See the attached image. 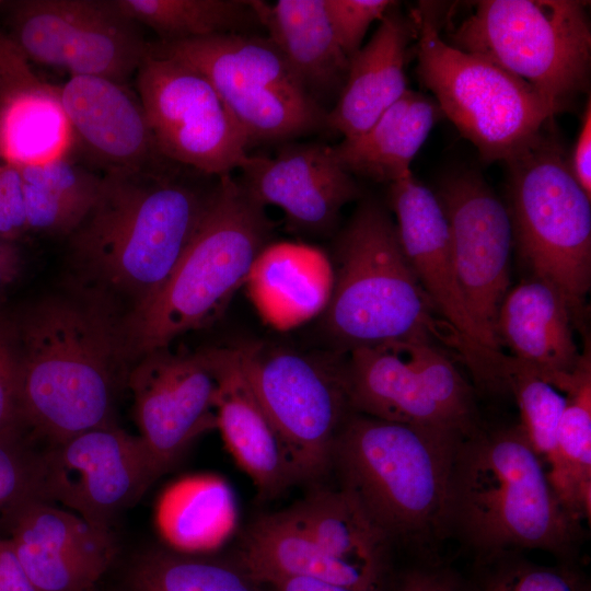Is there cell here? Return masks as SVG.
I'll use <instances>...</instances> for the list:
<instances>
[{
	"label": "cell",
	"mask_w": 591,
	"mask_h": 591,
	"mask_svg": "<svg viewBox=\"0 0 591 591\" xmlns=\"http://www.w3.org/2000/svg\"><path fill=\"white\" fill-rule=\"evenodd\" d=\"M160 165L104 173L99 196L69 235V288L112 309L120 320L167 280L213 196Z\"/></svg>",
	"instance_id": "1"
},
{
	"label": "cell",
	"mask_w": 591,
	"mask_h": 591,
	"mask_svg": "<svg viewBox=\"0 0 591 591\" xmlns=\"http://www.w3.org/2000/svg\"><path fill=\"white\" fill-rule=\"evenodd\" d=\"M20 341V419L53 444L113 425L121 376L129 370L120 317L68 287L15 312Z\"/></svg>",
	"instance_id": "2"
},
{
	"label": "cell",
	"mask_w": 591,
	"mask_h": 591,
	"mask_svg": "<svg viewBox=\"0 0 591 591\" xmlns=\"http://www.w3.org/2000/svg\"><path fill=\"white\" fill-rule=\"evenodd\" d=\"M581 521L565 508L520 425L463 437L454 452L440 538L454 537L475 558L540 549L578 564Z\"/></svg>",
	"instance_id": "3"
},
{
	"label": "cell",
	"mask_w": 591,
	"mask_h": 591,
	"mask_svg": "<svg viewBox=\"0 0 591 591\" xmlns=\"http://www.w3.org/2000/svg\"><path fill=\"white\" fill-rule=\"evenodd\" d=\"M332 264L333 290L322 313V331L332 352L426 341L455 351L476 374L472 351L438 315L404 253L395 222L381 204L360 202L336 240Z\"/></svg>",
	"instance_id": "4"
},
{
	"label": "cell",
	"mask_w": 591,
	"mask_h": 591,
	"mask_svg": "<svg viewBox=\"0 0 591 591\" xmlns=\"http://www.w3.org/2000/svg\"><path fill=\"white\" fill-rule=\"evenodd\" d=\"M271 231L265 207L240 181L232 174L218 177L210 205L167 280L119 322L127 366L217 321L269 244Z\"/></svg>",
	"instance_id": "5"
},
{
	"label": "cell",
	"mask_w": 591,
	"mask_h": 591,
	"mask_svg": "<svg viewBox=\"0 0 591 591\" xmlns=\"http://www.w3.org/2000/svg\"><path fill=\"white\" fill-rule=\"evenodd\" d=\"M457 431L387 421L352 412L333 451L340 488L391 538H440Z\"/></svg>",
	"instance_id": "6"
},
{
	"label": "cell",
	"mask_w": 591,
	"mask_h": 591,
	"mask_svg": "<svg viewBox=\"0 0 591 591\" xmlns=\"http://www.w3.org/2000/svg\"><path fill=\"white\" fill-rule=\"evenodd\" d=\"M545 127L505 161L506 207L520 258L564 296L578 325L591 288V199Z\"/></svg>",
	"instance_id": "7"
},
{
	"label": "cell",
	"mask_w": 591,
	"mask_h": 591,
	"mask_svg": "<svg viewBox=\"0 0 591 591\" xmlns=\"http://www.w3.org/2000/svg\"><path fill=\"white\" fill-rule=\"evenodd\" d=\"M412 13L419 79L485 162L506 161L563 109L495 63L443 40L428 5Z\"/></svg>",
	"instance_id": "8"
},
{
	"label": "cell",
	"mask_w": 591,
	"mask_h": 591,
	"mask_svg": "<svg viewBox=\"0 0 591 591\" xmlns=\"http://www.w3.org/2000/svg\"><path fill=\"white\" fill-rule=\"evenodd\" d=\"M449 38L563 108L589 84L591 32L582 1H478Z\"/></svg>",
	"instance_id": "9"
},
{
	"label": "cell",
	"mask_w": 591,
	"mask_h": 591,
	"mask_svg": "<svg viewBox=\"0 0 591 591\" xmlns=\"http://www.w3.org/2000/svg\"><path fill=\"white\" fill-rule=\"evenodd\" d=\"M149 45L204 74L251 144L290 141L327 128L328 111L269 37L233 33Z\"/></svg>",
	"instance_id": "10"
},
{
	"label": "cell",
	"mask_w": 591,
	"mask_h": 591,
	"mask_svg": "<svg viewBox=\"0 0 591 591\" xmlns=\"http://www.w3.org/2000/svg\"><path fill=\"white\" fill-rule=\"evenodd\" d=\"M242 370L273 424L296 483L324 476L337 436L354 412L341 356L268 343L235 347Z\"/></svg>",
	"instance_id": "11"
},
{
	"label": "cell",
	"mask_w": 591,
	"mask_h": 591,
	"mask_svg": "<svg viewBox=\"0 0 591 591\" xmlns=\"http://www.w3.org/2000/svg\"><path fill=\"white\" fill-rule=\"evenodd\" d=\"M136 74L139 100L163 158L217 177L244 164L251 143L204 74L149 44Z\"/></svg>",
	"instance_id": "12"
},
{
	"label": "cell",
	"mask_w": 591,
	"mask_h": 591,
	"mask_svg": "<svg viewBox=\"0 0 591 591\" xmlns=\"http://www.w3.org/2000/svg\"><path fill=\"white\" fill-rule=\"evenodd\" d=\"M159 477L140 438L115 424L53 444L40 454V498L61 503L104 532Z\"/></svg>",
	"instance_id": "13"
},
{
	"label": "cell",
	"mask_w": 591,
	"mask_h": 591,
	"mask_svg": "<svg viewBox=\"0 0 591 591\" xmlns=\"http://www.w3.org/2000/svg\"><path fill=\"white\" fill-rule=\"evenodd\" d=\"M126 383L138 437L160 476L197 438L216 429L218 380L207 348L147 352L130 366Z\"/></svg>",
	"instance_id": "14"
},
{
	"label": "cell",
	"mask_w": 591,
	"mask_h": 591,
	"mask_svg": "<svg viewBox=\"0 0 591 591\" xmlns=\"http://www.w3.org/2000/svg\"><path fill=\"white\" fill-rule=\"evenodd\" d=\"M436 194L448 220L452 258L466 306L486 346L501 351L497 318L509 291L513 244L506 204L471 170L447 175Z\"/></svg>",
	"instance_id": "15"
},
{
	"label": "cell",
	"mask_w": 591,
	"mask_h": 591,
	"mask_svg": "<svg viewBox=\"0 0 591 591\" xmlns=\"http://www.w3.org/2000/svg\"><path fill=\"white\" fill-rule=\"evenodd\" d=\"M390 201L399 242L421 288L476 360V384L488 391L503 390L502 352L486 346L466 306L452 258L448 220L436 192L412 174L390 184Z\"/></svg>",
	"instance_id": "16"
},
{
	"label": "cell",
	"mask_w": 591,
	"mask_h": 591,
	"mask_svg": "<svg viewBox=\"0 0 591 591\" xmlns=\"http://www.w3.org/2000/svg\"><path fill=\"white\" fill-rule=\"evenodd\" d=\"M239 170L247 194L263 207H279L297 233H329L344 206L361 196L355 176L325 143L292 142L274 157L250 154Z\"/></svg>",
	"instance_id": "17"
},
{
	"label": "cell",
	"mask_w": 591,
	"mask_h": 591,
	"mask_svg": "<svg viewBox=\"0 0 591 591\" xmlns=\"http://www.w3.org/2000/svg\"><path fill=\"white\" fill-rule=\"evenodd\" d=\"M18 560L37 591H93L109 568L111 532L31 498L2 513Z\"/></svg>",
	"instance_id": "18"
},
{
	"label": "cell",
	"mask_w": 591,
	"mask_h": 591,
	"mask_svg": "<svg viewBox=\"0 0 591 591\" xmlns=\"http://www.w3.org/2000/svg\"><path fill=\"white\" fill-rule=\"evenodd\" d=\"M73 139L105 173L160 165L163 158L152 138L141 102L124 84L77 76L59 88Z\"/></svg>",
	"instance_id": "19"
},
{
	"label": "cell",
	"mask_w": 591,
	"mask_h": 591,
	"mask_svg": "<svg viewBox=\"0 0 591 591\" xmlns=\"http://www.w3.org/2000/svg\"><path fill=\"white\" fill-rule=\"evenodd\" d=\"M573 325L564 296L530 275L507 292L498 313L497 339L510 357L567 393L583 359Z\"/></svg>",
	"instance_id": "20"
},
{
	"label": "cell",
	"mask_w": 591,
	"mask_h": 591,
	"mask_svg": "<svg viewBox=\"0 0 591 591\" xmlns=\"http://www.w3.org/2000/svg\"><path fill=\"white\" fill-rule=\"evenodd\" d=\"M218 380L216 429L262 499L297 484L278 434L245 376L235 347L207 348Z\"/></svg>",
	"instance_id": "21"
},
{
	"label": "cell",
	"mask_w": 591,
	"mask_h": 591,
	"mask_svg": "<svg viewBox=\"0 0 591 591\" xmlns=\"http://www.w3.org/2000/svg\"><path fill=\"white\" fill-rule=\"evenodd\" d=\"M416 38L413 13L403 14L396 3L350 58L345 84L327 114V128L344 139L359 136L408 90L405 65Z\"/></svg>",
	"instance_id": "22"
},
{
	"label": "cell",
	"mask_w": 591,
	"mask_h": 591,
	"mask_svg": "<svg viewBox=\"0 0 591 591\" xmlns=\"http://www.w3.org/2000/svg\"><path fill=\"white\" fill-rule=\"evenodd\" d=\"M363 591H389L394 579L391 538L343 488L316 489L285 509Z\"/></svg>",
	"instance_id": "23"
},
{
	"label": "cell",
	"mask_w": 591,
	"mask_h": 591,
	"mask_svg": "<svg viewBox=\"0 0 591 591\" xmlns=\"http://www.w3.org/2000/svg\"><path fill=\"white\" fill-rule=\"evenodd\" d=\"M333 283V264L325 253L302 243L279 242L263 248L244 285L262 318L282 331L322 315Z\"/></svg>",
	"instance_id": "24"
},
{
	"label": "cell",
	"mask_w": 591,
	"mask_h": 591,
	"mask_svg": "<svg viewBox=\"0 0 591 591\" xmlns=\"http://www.w3.org/2000/svg\"><path fill=\"white\" fill-rule=\"evenodd\" d=\"M340 356L354 412L387 421L454 430L464 436L394 346L360 347Z\"/></svg>",
	"instance_id": "25"
},
{
	"label": "cell",
	"mask_w": 591,
	"mask_h": 591,
	"mask_svg": "<svg viewBox=\"0 0 591 591\" xmlns=\"http://www.w3.org/2000/svg\"><path fill=\"white\" fill-rule=\"evenodd\" d=\"M253 5L312 97L321 106L323 100L338 97L350 59L337 40L325 0H279L273 5L253 1Z\"/></svg>",
	"instance_id": "26"
},
{
	"label": "cell",
	"mask_w": 591,
	"mask_h": 591,
	"mask_svg": "<svg viewBox=\"0 0 591 591\" xmlns=\"http://www.w3.org/2000/svg\"><path fill=\"white\" fill-rule=\"evenodd\" d=\"M441 116L434 100L407 90L364 132L333 149L352 176L392 184L412 175V161Z\"/></svg>",
	"instance_id": "27"
},
{
	"label": "cell",
	"mask_w": 591,
	"mask_h": 591,
	"mask_svg": "<svg viewBox=\"0 0 591 591\" xmlns=\"http://www.w3.org/2000/svg\"><path fill=\"white\" fill-rule=\"evenodd\" d=\"M162 538L177 553L198 554L219 548L237 524L234 493L215 474H195L170 484L155 506Z\"/></svg>",
	"instance_id": "28"
},
{
	"label": "cell",
	"mask_w": 591,
	"mask_h": 591,
	"mask_svg": "<svg viewBox=\"0 0 591 591\" xmlns=\"http://www.w3.org/2000/svg\"><path fill=\"white\" fill-rule=\"evenodd\" d=\"M20 167L28 232L69 236L94 205L102 176L66 155Z\"/></svg>",
	"instance_id": "29"
},
{
	"label": "cell",
	"mask_w": 591,
	"mask_h": 591,
	"mask_svg": "<svg viewBox=\"0 0 591 591\" xmlns=\"http://www.w3.org/2000/svg\"><path fill=\"white\" fill-rule=\"evenodd\" d=\"M72 141L59 88L40 81L0 105V155L11 163L23 166L63 157Z\"/></svg>",
	"instance_id": "30"
},
{
	"label": "cell",
	"mask_w": 591,
	"mask_h": 591,
	"mask_svg": "<svg viewBox=\"0 0 591 591\" xmlns=\"http://www.w3.org/2000/svg\"><path fill=\"white\" fill-rule=\"evenodd\" d=\"M558 467L551 484L577 520L591 517V357L583 359L567 391L557 436Z\"/></svg>",
	"instance_id": "31"
},
{
	"label": "cell",
	"mask_w": 591,
	"mask_h": 591,
	"mask_svg": "<svg viewBox=\"0 0 591 591\" xmlns=\"http://www.w3.org/2000/svg\"><path fill=\"white\" fill-rule=\"evenodd\" d=\"M119 11L153 30L163 43L242 33L260 24L253 1L114 0Z\"/></svg>",
	"instance_id": "32"
},
{
	"label": "cell",
	"mask_w": 591,
	"mask_h": 591,
	"mask_svg": "<svg viewBox=\"0 0 591 591\" xmlns=\"http://www.w3.org/2000/svg\"><path fill=\"white\" fill-rule=\"evenodd\" d=\"M128 591H263L234 563L150 551L132 566Z\"/></svg>",
	"instance_id": "33"
},
{
	"label": "cell",
	"mask_w": 591,
	"mask_h": 591,
	"mask_svg": "<svg viewBox=\"0 0 591 591\" xmlns=\"http://www.w3.org/2000/svg\"><path fill=\"white\" fill-rule=\"evenodd\" d=\"M501 376L519 407V425L551 483L558 467L557 436L567 393L505 354Z\"/></svg>",
	"instance_id": "34"
},
{
	"label": "cell",
	"mask_w": 591,
	"mask_h": 591,
	"mask_svg": "<svg viewBox=\"0 0 591 591\" xmlns=\"http://www.w3.org/2000/svg\"><path fill=\"white\" fill-rule=\"evenodd\" d=\"M471 581L476 591H591L578 564L540 565L521 551L475 558Z\"/></svg>",
	"instance_id": "35"
},
{
	"label": "cell",
	"mask_w": 591,
	"mask_h": 591,
	"mask_svg": "<svg viewBox=\"0 0 591 591\" xmlns=\"http://www.w3.org/2000/svg\"><path fill=\"white\" fill-rule=\"evenodd\" d=\"M392 346L401 352L432 399L464 436L473 433L480 427L474 391L445 349L426 341L392 344Z\"/></svg>",
	"instance_id": "36"
},
{
	"label": "cell",
	"mask_w": 591,
	"mask_h": 591,
	"mask_svg": "<svg viewBox=\"0 0 591 591\" xmlns=\"http://www.w3.org/2000/svg\"><path fill=\"white\" fill-rule=\"evenodd\" d=\"M28 437L24 428L0 433V513L40 498V454L32 450Z\"/></svg>",
	"instance_id": "37"
},
{
	"label": "cell",
	"mask_w": 591,
	"mask_h": 591,
	"mask_svg": "<svg viewBox=\"0 0 591 591\" xmlns=\"http://www.w3.org/2000/svg\"><path fill=\"white\" fill-rule=\"evenodd\" d=\"M20 341L13 312L0 300V433L23 428L20 419Z\"/></svg>",
	"instance_id": "38"
},
{
	"label": "cell",
	"mask_w": 591,
	"mask_h": 591,
	"mask_svg": "<svg viewBox=\"0 0 591 591\" xmlns=\"http://www.w3.org/2000/svg\"><path fill=\"white\" fill-rule=\"evenodd\" d=\"M337 40L349 59L361 48L369 26L397 2L391 0H325Z\"/></svg>",
	"instance_id": "39"
},
{
	"label": "cell",
	"mask_w": 591,
	"mask_h": 591,
	"mask_svg": "<svg viewBox=\"0 0 591 591\" xmlns=\"http://www.w3.org/2000/svg\"><path fill=\"white\" fill-rule=\"evenodd\" d=\"M26 232L21 167L0 155V235L15 242Z\"/></svg>",
	"instance_id": "40"
},
{
	"label": "cell",
	"mask_w": 591,
	"mask_h": 591,
	"mask_svg": "<svg viewBox=\"0 0 591 591\" xmlns=\"http://www.w3.org/2000/svg\"><path fill=\"white\" fill-rule=\"evenodd\" d=\"M389 591H476L471 580L450 567L424 564L394 576Z\"/></svg>",
	"instance_id": "41"
},
{
	"label": "cell",
	"mask_w": 591,
	"mask_h": 591,
	"mask_svg": "<svg viewBox=\"0 0 591 591\" xmlns=\"http://www.w3.org/2000/svg\"><path fill=\"white\" fill-rule=\"evenodd\" d=\"M569 169L583 189L586 195L591 199V102L588 100L582 124L577 137L572 154L570 158Z\"/></svg>",
	"instance_id": "42"
},
{
	"label": "cell",
	"mask_w": 591,
	"mask_h": 591,
	"mask_svg": "<svg viewBox=\"0 0 591 591\" xmlns=\"http://www.w3.org/2000/svg\"><path fill=\"white\" fill-rule=\"evenodd\" d=\"M0 591H37L21 567L11 541L1 535Z\"/></svg>",
	"instance_id": "43"
},
{
	"label": "cell",
	"mask_w": 591,
	"mask_h": 591,
	"mask_svg": "<svg viewBox=\"0 0 591 591\" xmlns=\"http://www.w3.org/2000/svg\"><path fill=\"white\" fill-rule=\"evenodd\" d=\"M22 269V257L14 241L0 235V300L7 289L19 278Z\"/></svg>",
	"instance_id": "44"
},
{
	"label": "cell",
	"mask_w": 591,
	"mask_h": 591,
	"mask_svg": "<svg viewBox=\"0 0 591 591\" xmlns=\"http://www.w3.org/2000/svg\"><path fill=\"white\" fill-rule=\"evenodd\" d=\"M263 591H355L311 578H288L262 586Z\"/></svg>",
	"instance_id": "45"
},
{
	"label": "cell",
	"mask_w": 591,
	"mask_h": 591,
	"mask_svg": "<svg viewBox=\"0 0 591 591\" xmlns=\"http://www.w3.org/2000/svg\"><path fill=\"white\" fill-rule=\"evenodd\" d=\"M7 96H8L7 89L4 84L2 83V81L0 80V105L7 99Z\"/></svg>",
	"instance_id": "46"
},
{
	"label": "cell",
	"mask_w": 591,
	"mask_h": 591,
	"mask_svg": "<svg viewBox=\"0 0 591 591\" xmlns=\"http://www.w3.org/2000/svg\"><path fill=\"white\" fill-rule=\"evenodd\" d=\"M2 4H3V1H0V5H2Z\"/></svg>",
	"instance_id": "47"
}]
</instances>
